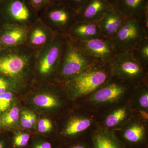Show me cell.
<instances>
[{
  "label": "cell",
  "instance_id": "5b68a950",
  "mask_svg": "<svg viewBox=\"0 0 148 148\" xmlns=\"http://www.w3.org/2000/svg\"><path fill=\"white\" fill-rule=\"evenodd\" d=\"M38 18L29 0H0V25L30 27Z\"/></svg>",
  "mask_w": 148,
  "mask_h": 148
},
{
  "label": "cell",
  "instance_id": "e575fe53",
  "mask_svg": "<svg viewBox=\"0 0 148 148\" xmlns=\"http://www.w3.org/2000/svg\"><path fill=\"white\" fill-rule=\"evenodd\" d=\"M109 3L113 7H114V6L116 4L117 2L118 1V0H107Z\"/></svg>",
  "mask_w": 148,
  "mask_h": 148
},
{
  "label": "cell",
  "instance_id": "cb8c5ba5",
  "mask_svg": "<svg viewBox=\"0 0 148 148\" xmlns=\"http://www.w3.org/2000/svg\"><path fill=\"white\" fill-rule=\"evenodd\" d=\"M11 92H5L0 94V111L4 112L9 108L12 100Z\"/></svg>",
  "mask_w": 148,
  "mask_h": 148
},
{
  "label": "cell",
  "instance_id": "f546056e",
  "mask_svg": "<svg viewBox=\"0 0 148 148\" xmlns=\"http://www.w3.org/2000/svg\"><path fill=\"white\" fill-rule=\"evenodd\" d=\"M21 117V125L25 128H30L33 126L30 122L28 116L27 111H24L22 113Z\"/></svg>",
  "mask_w": 148,
  "mask_h": 148
},
{
  "label": "cell",
  "instance_id": "1f68e13d",
  "mask_svg": "<svg viewBox=\"0 0 148 148\" xmlns=\"http://www.w3.org/2000/svg\"><path fill=\"white\" fill-rule=\"evenodd\" d=\"M27 112H28V116H29L30 122L32 124L34 125L36 123V115L32 112H29V111H27Z\"/></svg>",
  "mask_w": 148,
  "mask_h": 148
},
{
  "label": "cell",
  "instance_id": "5bb4252c",
  "mask_svg": "<svg viewBox=\"0 0 148 148\" xmlns=\"http://www.w3.org/2000/svg\"><path fill=\"white\" fill-rule=\"evenodd\" d=\"M67 35L73 39L79 41L104 37L98 22L88 21H76Z\"/></svg>",
  "mask_w": 148,
  "mask_h": 148
},
{
  "label": "cell",
  "instance_id": "7a4b0ae2",
  "mask_svg": "<svg viewBox=\"0 0 148 148\" xmlns=\"http://www.w3.org/2000/svg\"><path fill=\"white\" fill-rule=\"evenodd\" d=\"M112 77L111 64L96 61L79 73L66 79L76 96L89 94Z\"/></svg>",
  "mask_w": 148,
  "mask_h": 148
},
{
  "label": "cell",
  "instance_id": "9a60e30c",
  "mask_svg": "<svg viewBox=\"0 0 148 148\" xmlns=\"http://www.w3.org/2000/svg\"><path fill=\"white\" fill-rule=\"evenodd\" d=\"M127 19L113 8L98 22L102 36L112 40Z\"/></svg>",
  "mask_w": 148,
  "mask_h": 148
},
{
  "label": "cell",
  "instance_id": "52a82bcc",
  "mask_svg": "<svg viewBox=\"0 0 148 148\" xmlns=\"http://www.w3.org/2000/svg\"><path fill=\"white\" fill-rule=\"evenodd\" d=\"M64 36L55 35L48 43L36 51L34 67L39 76H50L58 70Z\"/></svg>",
  "mask_w": 148,
  "mask_h": 148
},
{
  "label": "cell",
  "instance_id": "30bf717a",
  "mask_svg": "<svg viewBox=\"0 0 148 148\" xmlns=\"http://www.w3.org/2000/svg\"><path fill=\"white\" fill-rule=\"evenodd\" d=\"M29 28L16 24L0 25V49L25 44Z\"/></svg>",
  "mask_w": 148,
  "mask_h": 148
},
{
  "label": "cell",
  "instance_id": "ac0fdd59",
  "mask_svg": "<svg viewBox=\"0 0 148 148\" xmlns=\"http://www.w3.org/2000/svg\"><path fill=\"white\" fill-rule=\"evenodd\" d=\"M90 119L85 118L77 117L69 122L65 130L67 135H75L87 129L91 124Z\"/></svg>",
  "mask_w": 148,
  "mask_h": 148
},
{
  "label": "cell",
  "instance_id": "3957f363",
  "mask_svg": "<svg viewBox=\"0 0 148 148\" xmlns=\"http://www.w3.org/2000/svg\"><path fill=\"white\" fill-rule=\"evenodd\" d=\"M80 48L74 40L64 36L63 49L58 70L65 79L79 73L96 61Z\"/></svg>",
  "mask_w": 148,
  "mask_h": 148
},
{
  "label": "cell",
  "instance_id": "f35d334b",
  "mask_svg": "<svg viewBox=\"0 0 148 148\" xmlns=\"http://www.w3.org/2000/svg\"><path fill=\"white\" fill-rule=\"evenodd\" d=\"M1 119H0V125H1Z\"/></svg>",
  "mask_w": 148,
  "mask_h": 148
},
{
  "label": "cell",
  "instance_id": "f1b7e54d",
  "mask_svg": "<svg viewBox=\"0 0 148 148\" xmlns=\"http://www.w3.org/2000/svg\"><path fill=\"white\" fill-rule=\"evenodd\" d=\"M86 1V0H66V1L77 12L82 7Z\"/></svg>",
  "mask_w": 148,
  "mask_h": 148
},
{
  "label": "cell",
  "instance_id": "d4e9b609",
  "mask_svg": "<svg viewBox=\"0 0 148 148\" xmlns=\"http://www.w3.org/2000/svg\"><path fill=\"white\" fill-rule=\"evenodd\" d=\"M29 1L33 8L38 14L47 6L53 3V0H29Z\"/></svg>",
  "mask_w": 148,
  "mask_h": 148
},
{
  "label": "cell",
  "instance_id": "d6a6232c",
  "mask_svg": "<svg viewBox=\"0 0 148 148\" xmlns=\"http://www.w3.org/2000/svg\"><path fill=\"white\" fill-rule=\"evenodd\" d=\"M35 148H51V146L50 143L45 142L38 145Z\"/></svg>",
  "mask_w": 148,
  "mask_h": 148
},
{
  "label": "cell",
  "instance_id": "6da1fadb",
  "mask_svg": "<svg viewBox=\"0 0 148 148\" xmlns=\"http://www.w3.org/2000/svg\"><path fill=\"white\" fill-rule=\"evenodd\" d=\"M37 49L26 45L0 49V75L21 81L34 67Z\"/></svg>",
  "mask_w": 148,
  "mask_h": 148
},
{
  "label": "cell",
  "instance_id": "9c48e42d",
  "mask_svg": "<svg viewBox=\"0 0 148 148\" xmlns=\"http://www.w3.org/2000/svg\"><path fill=\"white\" fill-rule=\"evenodd\" d=\"M74 40L85 53L97 61L111 64L118 53L112 40L104 37Z\"/></svg>",
  "mask_w": 148,
  "mask_h": 148
},
{
  "label": "cell",
  "instance_id": "ba28073f",
  "mask_svg": "<svg viewBox=\"0 0 148 148\" xmlns=\"http://www.w3.org/2000/svg\"><path fill=\"white\" fill-rule=\"evenodd\" d=\"M112 77L123 82L142 80L146 75V69L132 56L130 51L118 52L111 64Z\"/></svg>",
  "mask_w": 148,
  "mask_h": 148
},
{
  "label": "cell",
  "instance_id": "7402d4cb",
  "mask_svg": "<svg viewBox=\"0 0 148 148\" xmlns=\"http://www.w3.org/2000/svg\"><path fill=\"white\" fill-rule=\"evenodd\" d=\"M33 101L36 106L45 108H54L58 105V102L55 98L47 94L37 95L34 98Z\"/></svg>",
  "mask_w": 148,
  "mask_h": 148
},
{
  "label": "cell",
  "instance_id": "4dcf8cb0",
  "mask_svg": "<svg viewBox=\"0 0 148 148\" xmlns=\"http://www.w3.org/2000/svg\"><path fill=\"white\" fill-rule=\"evenodd\" d=\"M139 103L140 106L145 108H148V94L147 92L144 93L139 98Z\"/></svg>",
  "mask_w": 148,
  "mask_h": 148
},
{
  "label": "cell",
  "instance_id": "603a6c76",
  "mask_svg": "<svg viewBox=\"0 0 148 148\" xmlns=\"http://www.w3.org/2000/svg\"><path fill=\"white\" fill-rule=\"evenodd\" d=\"M19 118V110L17 107H13L3 117L2 124L5 126H10L15 123Z\"/></svg>",
  "mask_w": 148,
  "mask_h": 148
},
{
  "label": "cell",
  "instance_id": "ffe728a7",
  "mask_svg": "<svg viewBox=\"0 0 148 148\" xmlns=\"http://www.w3.org/2000/svg\"><path fill=\"white\" fill-rule=\"evenodd\" d=\"M145 133L144 127L139 124H134L125 131L124 138L132 143H137L143 139Z\"/></svg>",
  "mask_w": 148,
  "mask_h": 148
},
{
  "label": "cell",
  "instance_id": "7c38bea8",
  "mask_svg": "<svg viewBox=\"0 0 148 148\" xmlns=\"http://www.w3.org/2000/svg\"><path fill=\"white\" fill-rule=\"evenodd\" d=\"M55 35L38 18L29 27L25 45L32 49H38L48 43Z\"/></svg>",
  "mask_w": 148,
  "mask_h": 148
},
{
  "label": "cell",
  "instance_id": "83f0119b",
  "mask_svg": "<svg viewBox=\"0 0 148 148\" xmlns=\"http://www.w3.org/2000/svg\"><path fill=\"white\" fill-rule=\"evenodd\" d=\"M10 80L7 77L0 75V94L6 91L10 84Z\"/></svg>",
  "mask_w": 148,
  "mask_h": 148
},
{
  "label": "cell",
  "instance_id": "e0dca14e",
  "mask_svg": "<svg viewBox=\"0 0 148 148\" xmlns=\"http://www.w3.org/2000/svg\"><path fill=\"white\" fill-rule=\"evenodd\" d=\"M95 148H120L119 143L113 135L107 132H100L95 135Z\"/></svg>",
  "mask_w": 148,
  "mask_h": 148
},
{
  "label": "cell",
  "instance_id": "4316f807",
  "mask_svg": "<svg viewBox=\"0 0 148 148\" xmlns=\"http://www.w3.org/2000/svg\"><path fill=\"white\" fill-rule=\"evenodd\" d=\"M52 128L51 121L48 119H42L38 123V130L40 133H45L50 131Z\"/></svg>",
  "mask_w": 148,
  "mask_h": 148
},
{
  "label": "cell",
  "instance_id": "44dd1931",
  "mask_svg": "<svg viewBox=\"0 0 148 148\" xmlns=\"http://www.w3.org/2000/svg\"><path fill=\"white\" fill-rule=\"evenodd\" d=\"M126 114L127 111L125 108H120L116 110L106 118L105 121L106 126L108 127L116 126L124 119Z\"/></svg>",
  "mask_w": 148,
  "mask_h": 148
},
{
  "label": "cell",
  "instance_id": "8d00e7d4",
  "mask_svg": "<svg viewBox=\"0 0 148 148\" xmlns=\"http://www.w3.org/2000/svg\"><path fill=\"white\" fill-rule=\"evenodd\" d=\"M72 148H86L84 147L82 145H77L75 146V147H73Z\"/></svg>",
  "mask_w": 148,
  "mask_h": 148
},
{
  "label": "cell",
  "instance_id": "836d02e7",
  "mask_svg": "<svg viewBox=\"0 0 148 148\" xmlns=\"http://www.w3.org/2000/svg\"><path fill=\"white\" fill-rule=\"evenodd\" d=\"M140 114H141V116L143 118H144L145 119H148V114L147 112H146V111L144 110H140L139 111Z\"/></svg>",
  "mask_w": 148,
  "mask_h": 148
},
{
  "label": "cell",
  "instance_id": "74e56055",
  "mask_svg": "<svg viewBox=\"0 0 148 148\" xmlns=\"http://www.w3.org/2000/svg\"><path fill=\"white\" fill-rule=\"evenodd\" d=\"M0 148H3V145L2 143H0Z\"/></svg>",
  "mask_w": 148,
  "mask_h": 148
},
{
  "label": "cell",
  "instance_id": "2e32d148",
  "mask_svg": "<svg viewBox=\"0 0 148 148\" xmlns=\"http://www.w3.org/2000/svg\"><path fill=\"white\" fill-rule=\"evenodd\" d=\"M111 79L94 94L92 99L95 102L99 103L111 102L118 99L123 94L125 88L120 82V80H112Z\"/></svg>",
  "mask_w": 148,
  "mask_h": 148
},
{
  "label": "cell",
  "instance_id": "277c9868",
  "mask_svg": "<svg viewBox=\"0 0 148 148\" xmlns=\"http://www.w3.org/2000/svg\"><path fill=\"white\" fill-rule=\"evenodd\" d=\"M77 12L66 1L53 3L40 12L38 18L55 35H68L76 22Z\"/></svg>",
  "mask_w": 148,
  "mask_h": 148
},
{
  "label": "cell",
  "instance_id": "484cf974",
  "mask_svg": "<svg viewBox=\"0 0 148 148\" xmlns=\"http://www.w3.org/2000/svg\"><path fill=\"white\" fill-rule=\"evenodd\" d=\"M30 139V136L27 133L17 134L14 138V145L18 147H23L27 146Z\"/></svg>",
  "mask_w": 148,
  "mask_h": 148
},
{
  "label": "cell",
  "instance_id": "d6986e66",
  "mask_svg": "<svg viewBox=\"0 0 148 148\" xmlns=\"http://www.w3.org/2000/svg\"><path fill=\"white\" fill-rule=\"evenodd\" d=\"M130 52L134 58L146 69L148 63V38L142 41Z\"/></svg>",
  "mask_w": 148,
  "mask_h": 148
},
{
  "label": "cell",
  "instance_id": "8992f818",
  "mask_svg": "<svg viewBox=\"0 0 148 148\" xmlns=\"http://www.w3.org/2000/svg\"><path fill=\"white\" fill-rule=\"evenodd\" d=\"M148 38V24L141 18H127L112 40L119 52L130 51Z\"/></svg>",
  "mask_w": 148,
  "mask_h": 148
},
{
  "label": "cell",
  "instance_id": "d590c367",
  "mask_svg": "<svg viewBox=\"0 0 148 148\" xmlns=\"http://www.w3.org/2000/svg\"><path fill=\"white\" fill-rule=\"evenodd\" d=\"M66 1V0H53V3H60Z\"/></svg>",
  "mask_w": 148,
  "mask_h": 148
},
{
  "label": "cell",
  "instance_id": "8fae6325",
  "mask_svg": "<svg viewBox=\"0 0 148 148\" xmlns=\"http://www.w3.org/2000/svg\"><path fill=\"white\" fill-rule=\"evenodd\" d=\"M113 8L107 0H86L77 12V21L98 22Z\"/></svg>",
  "mask_w": 148,
  "mask_h": 148
},
{
  "label": "cell",
  "instance_id": "4fadbf2b",
  "mask_svg": "<svg viewBox=\"0 0 148 148\" xmlns=\"http://www.w3.org/2000/svg\"><path fill=\"white\" fill-rule=\"evenodd\" d=\"M113 8L126 18L148 20V0H118Z\"/></svg>",
  "mask_w": 148,
  "mask_h": 148
}]
</instances>
